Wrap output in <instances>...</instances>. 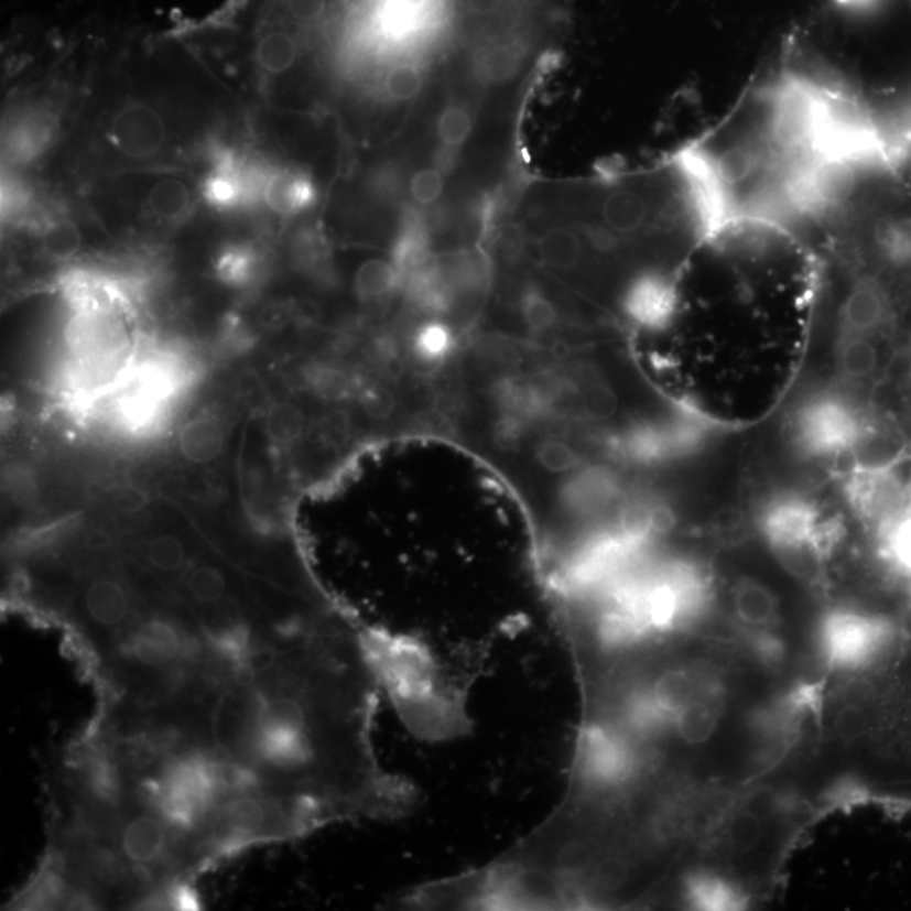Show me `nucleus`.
Returning a JSON list of instances; mask_svg holds the SVG:
<instances>
[{
	"mask_svg": "<svg viewBox=\"0 0 911 911\" xmlns=\"http://www.w3.org/2000/svg\"><path fill=\"white\" fill-rule=\"evenodd\" d=\"M382 691L368 625L339 606L292 628L247 666L218 706L213 738L306 834L393 821L412 811L415 790L375 751Z\"/></svg>",
	"mask_w": 911,
	"mask_h": 911,
	"instance_id": "nucleus-1",
	"label": "nucleus"
},
{
	"mask_svg": "<svg viewBox=\"0 0 911 911\" xmlns=\"http://www.w3.org/2000/svg\"><path fill=\"white\" fill-rule=\"evenodd\" d=\"M894 628L881 616L839 612L822 625L818 652L828 669L856 672L881 659L893 641Z\"/></svg>",
	"mask_w": 911,
	"mask_h": 911,
	"instance_id": "nucleus-2",
	"label": "nucleus"
},
{
	"mask_svg": "<svg viewBox=\"0 0 911 911\" xmlns=\"http://www.w3.org/2000/svg\"><path fill=\"white\" fill-rule=\"evenodd\" d=\"M112 138L117 149L129 158H152L164 148L166 127L163 117L149 105L130 104L113 117Z\"/></svg>",
	"mask_w": 911,
	"mask_h": 911,
	"instance_id": "nucleus-3",
	"label": "nucleus"
},
{
	"mask_svg": "<svg viewBox=\"0 0 911 911\" xmlns=\"http://www.w3.org/2000/svg\"><path fill=\"white\" fill-rule=\"evenodd\" d=\"M725 704L726 688L697 697L687 706L682 707L672 720L670 741L675 739L687 746L704 745L709 741L719 728Z\"/></svg>",
	"mask_w": 911,
	"mask_h": 911,
	"instance_id": "nucleus-4",
	"label": "nucleus"
},
{
	"mask_svg": "<svg viewBox=\"0 0 911 911\" xmlns=\"http://www.w3.org/2000/svg\"><path fill=\"white\" fill-rule=\"evenodd\" d=\"M316 186L304 173L294 170H271L263 202L284 217L306 212L316 202Z\"/></svg>",
	"mask_w": 911,
	"mask_h": 911,
	"instance_id": "nucleus-5",
	"label": "nucleus"
},
{
	"mask_svg": "<svg viewBox=\"0 0 911 911\" xmlns=\"http://www.w3.org/2000/svg\"><path fill=\"white\" fill-rule=\"evenodd\" d=\"M685 901L692 908L707 911L741 910L745 894L728 878L714 872H694L685 879Z\"/></svg>",
	"mask_w": 911,
	"mask_h": 911,
	"instance_id": "nucleus-6",
	"label": "nucleus"
},
{
	"mask_svg": "<svg viewBox=\"0 0 911 911\" xmlns=\"http://www.w3.org/2000/svg\"><path fill=\"white\" fill-rule=\"evenodd\" d=\"M735 611L751 630L768 631L779 620V603L770 589L755 581H745L735 592Z\"/></svg>",
	"mask_w": 911,
	"mask_h": 911,
	"instance_id": "nucleus-7",
	"label": "nucleus"
},
{
	"mask_svg": "<svg viewBox=\"0 0 911 911\" xmlns=\"http://www.w3.org/2000/svg\"><path fill=\"white\" fill-rule=\"evenodd\" d=\"M243 166L231 155H220L215 170L203 186V195L209 205L220 209H234L243 205Z\"/></svg>",
	"mask_w": 911,
	"mask_h": 911,
	"instance_id": "nucleus-8",
	"label": "nucleus"
},
{
	"mask_svg": "<svg viewBox=\"0 0 911 911\" xmlns=\"http://www.w3.org/2000/svg\"><path fill=\"white\" fill-rule=\"evenodd\" d=\"M149 209L155 217L166 221L183 220L192 208V193L180 180H161L151 187L148 195Z\"/></svg>",
	"mask_w": 911,
	"mask_h": 911,
	"instance_id": "nucleus-9",
	"label": "nucleus"
},
{
	"mask_svg": "<svg viewBox=\"0 0 911 911\" xmlns=\"http://www.w3.org/2000/svg\"><path fill=\"white\" fill-rule=\"evenodd\" d=\"M221 429L209 419H196L184 427L181 436V449L187 459L206 463L215 458L221 449Z\"/></svg>",
	"mask_w": 911,
	"mask_h": 911,
	"instance_id": "nucleus-10",
	"label": "nucleus"
},
{
	"mask_svg": "<svg viewBox=\"0 0 911 911\" xmlns=\"http://www.w3.org/2000/svg\"><path fill=\"white\" fill-rule=\"evenodd\" d=\"M882 551L900 576L911 579V513L882 525Z\"/></svg>",
	"mask_w": 911,
	"mask_h": 911,
	"instance_id": "nucleus-11",
	"label": "nucleus"
},
{
	"mask_svg": "<svg viewBox=\"0 0 911 911\" xmlns=\"http://www.w3.org/2000/svg\"><path fill=\"white\" fill-rule=\"evenodd\" d=\"M300 55L296 40L282 31L267 34L257 47L260 66L271 75H282L291 69Z\"/></svg>",
	"mask_w": 911,
	"mask_h": 911,
	"instance_id": "nucleus-12",
	"label": "nucleus"
},
{
	"mask_svg": "<svg viewBox=\"0 0 911 911\" xmlns=\"http://www.w3.org/2000/svg\"><path fill=\"white\" fill-rule=\"evenodd\" d=\"M844 371L854 379H865L875 371L878 364V348L875 338L861 335H847L843 348Z\"/></svg>",
	"mask_w": 911,
	"mask_h": 911,
	"instance_id": "nucleus-13",
	"label": "nucleus"
},
{
	"mask_svg": "<svg viewBox=\"0 0 911 911\" xmlns=\"http://www.w3.org/2000/svg\"><path fill=\"white\" fill-rule=\"evenodd\" d=\"M437 139L446 148H462L473 132V117L462 105H449L441 112L436 126Z\"/></svg>",
	"mask_w": 911,
	"mask_h": 911,
	"instance_id": "nucleus-14",
	"label": "nucleus"
},
{
	"mask_svg": "<svg viewBox=\"0 0 911 911\" xmlns=\"http://www.w3.org/2000/svg\"><path fill=\"white\" fill-rule=\"evenodd\" d=\"M82 249V234L72 221L59 220L51 224L43 235V250L56 260H68Z\"/></svg>",
	"mask_w": 911,
	"mask_h": 911,
	"instance_id": "nucleus-15",
	"label": "nucleus"
},
{
	"mask_svg": "<svg viewBox=\"0 0 911 911\" xmlns=\"http://www.w3.org/2000/svg\"><path fill=\"white\" fill-rule=\"evenodd\" d=\"M395 271L386 260H368L358 269L357 291L364 297H379L392 291Z\"/></svg>",
	"mask_w": 911,
	"mask_h": 911,
	"instance_id": "nucleus-16",
	"label": "nucleus"
},
{
	"mask_svg": "<svg viewBox=\"0 0 911 911\" xmlns=\"http://www.w3.org/2000/svg\"><path fill=\"white\" fill-rule=\"evenodd\" d=\"M424 76L414 65H399L390 69L386 78V90L395 101H412L421 94Z\"/></svg>",
	"mask_w": 911,
	"mask_h": 911,
	"instance_id": "nucleus-17",
	"label": "nucleus"
},
{
	"mask_svg": "<svg viewBox=\"0 0 911 911\" xmlns=\"http://www.w3.org/2000/svg\"><path fill=\"white\" fill-rule=\"evenodd\" d=\"M409 192L415 205L433 206L444 193V174L440 167H422L409 183Z\"/></svg>",
	"mask_w": 911,
	"mask_h": 911,
	"instance_id": "nucleus-18",
	"label": "nucleus"
},
{
	"mask_svg": "<svg viewBox=\"0 0 911 911\" xmlns=\"http://www.w3.org/2000/svg\"><path fill=\"white\" fill-rule=\"evenodd\" d=\"M328 0H288V9L292 18L301 22L317 21L325 14Z\"/></svg>",
	"mask_w": 911,
	"mask_h": 911,
	"instance_id": "nucleus-19",
	"label": "nucleus"
},
{
	"mask_svg": "<svg viewBox=\"0 0 911 911\" xmlns=\"http://www.w3.org/2000/svg\"><path fill=\"white\" fill-rule=\"evenodd\" d=\"M469 4H471V9H475L479 14H488V12L495 11V9L498 8L500 0H469Z\"/></svg>",
	"mask_w": 911,
	"mask_h": 911,
	"instance_id": "nucleus-20",
	"label": "nucleus"
}]
</instances>
